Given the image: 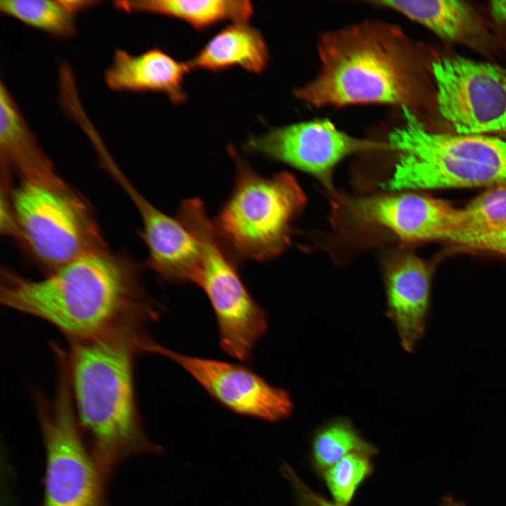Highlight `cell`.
Returning <instances> with one entry per match:
<instances>
[{
	"mask_svg": "<svg viewBox=\"0 0 506 506\" xmlns=\"http://www.w3.org/2000/svg\"><path fill=\"white\" fill-rule=\"evenodd\" d=\"M108 171L136 207L143 224L141 237L148 249V266L164 281L196 285L201 268L197 241L179 218L163 213L127 180L115 163Z\"/></svg>",
	"mask_w": 506,
	"mask_h": 506,
	"instance_id": "obj_12",
	"label": "cell"
},
{
	"mask_svg": "<svg viewBox=\"0 0 506 506\" xmlns=\"http://www.w3.org/2000/svg\"><path fill=\"white\" fill-rule=\"evenodd\" d=\"M0 153L5 171H13L21 181L54 183L61 180L2 80L0 82Z\"/></svg>",
	"mask_w": 506,
	"mask_h": 506,
	"instance_id": "obj_17",
	"label": "cell"
},
{
	"mask_svg": "<svg viewBox=\"0 0 506 506\" xmlns=\"http://www.w3.org/2000/svg\"><path fill=\"white\" fill-rule=\"evenodd\" d=\"M245 148L313 174L330 188L332 171L343 158L352 153L391 146L389 143L354 138L337 129L330 121L321 119L252 136Z\"/></svg>",
	"mask_w": 506,
	"mask_h": 506,
	"instance_id": "obj_11",
	"label": "cell"
},
{
	"mask_svg": "<svg viewBox=\"0 0 506 506\" xmlns=\"http://www.w3.org/2000/svg\"><path fill=\"white\" fill-rule=\"evenodd\" d=\"M45 447L43 506H105L108 478L79 426L63 370L54 398H37Z\"/></svg>",
	"mask_w": 506,
	"mask_h": 506,
	"instance_id": "obj_8",
	"label": "cell"
},
{
	"mask_svg": "<svg viewBox=\"0 0 506 506\" xmlns=\"http://www.w3.org/2000/svg\"><path fill=\"white\" fill-rule=\"evenodd\" d=\"M431 278L428 265L410 252L394 253L384 266L385 314L395 326L403 349L409 353L425 331Z\"/></svg>",
	"mask_w": 506,
	"mask_h": 506,
	"instance_id": "obj_14",
	"label": "cell"
},
{
	"mask_svg": "<svg viewBox=\"0 0 506 506\" xmlns=\"http://www.w3.org/2000/svg\"><path fill=\"white\" fill-rule=\"evenodd\" d=\"M228 152L236 175L230 196L212 221L216 233L237 264L275 259L290 243L292 221L306 202L304 193L290 172L264 177L233 145Z\"/></svg>",
	"mask_w": 506,
	"mask_h": 506,
	"instance_id": "obj_5",
	"label": "cell"
},
{
	"mask_svg": "<svg viewBox=\"0 0 506 506\" xmlns=\"http://www.w3.org/2000/svg\"><path fill=\"white\" fill-rule=\"evenodd\" d=\"M151 353L185 370L219 404L238 415L277 422L290 417L294 403L284 389L269 384L242 364L185 355L156 342Z\"/></svg>",
	"mask_w": 506,
	"mask_h": 506,
	"instance_id": "obj_10",
	"label": "cell"
},
{
	"mask_svg": "<svg viewBox=\"0 0 506 506\" xmlns=\"http://www.w3.org/2000/svg\"><path fill=\"white\" fill-rule=\"evenodd\" d=\"M282 473L292 485L299 506H340L331 502L309 488L286 463L281 467Z\"/></svg>",
	"mask_w": 506,
	"mask_h": 506,
	"instance_id": "obj_24",
	"label": "cell"
},
{
	"mask_svg": "<svg viewBox=\"0 0 506 506\" xmlns=\"http://www.w3.org/2000/svg\"><path fill=\"white\" fill-rule=\"evenodd\" d=\"M404 124L389 135L401 156L389 190L506 184V141L485 134L436 133L403 108Z\"/></svg>",
	"mask_w": 506,
	"mask_h": 506,
	"instance_id": "obj_4",
	"label": "cell"
},
{
	"mask_svg": "<svg viewBox=\"0 0 506 506\" xmlns=\"http://www.w3.org/2000/svg\"><path fill=\"white\" fill-rule=\"evenodd\" d=\"M468 249L488 251L506 256V225L476 239Z\"/></svg>",
	"mask_w": 506,
	"mask_h": 506,
	"instance_id": "obj_25",
	"label": "cell"
},
{
	"mask_svg": "<svg viewBox=\"0 0 506 506\" xmlns=\"http://www.w3.org/2000/svg\"><path fill=\"white\" fill-rule=\"evenodd\" d=\"M372 455L353 453L324 472L326 484L337 504L347 506L360 485L371 474Z\"/></svg>",
	"mask_w": 506,
	"mask_h": 506,
	"instance_id": "obj_23",
	"label": "cell"
},
{
	"mask_svg": "<svg viewBox=\"0 0 506 506\" xmlns=\"http://www.w3.org/2000/svg\"><path fill=\"white\" fill-rule=\"evenodd\" d=\"M489 8L494 21L506 28V0L493 1L490 3Z\"/></svg>",
	"mask_w": 506,
	"mask_h": 506,
	"instance_id": "obj_26",
	"label": "cell"
},
{
	"mask_svg": "<svg viewBox=\"0 0 506 506\" xmlns=\"http://www.w3.org/2000/svg\"><path fill=\"white\" fill-rule=\"evenodd\" d=\"M426 27L439 37L478 51L489 50L491 39L478 12L458 0L375 1Z\"/></svg>",
	"mask_w": 506,
	"mask_h": 506,
	"instance_id": "obj_16",
	"label": "cell"
},
{
	"mask_svg": "<svg viewBox=\"0 0 506 506\" xmlns=\"http://www.w3.org/2000/svg\"><path fill=\"white\" fill-rule=\"evenodd\" d=\"M430 66L436 109L455 133L506 131V70L455 56L435 58Z\"/></svg>",
	"mask_w": 506,
	"mask_h": 506,
	"instance_id": "obj_9",
	"label": "cell"
},
{
	"mask_svg": "<svg viewBox=\"0 0 506 506\" xmlns=\"http://www.w3.org/2000/svg\"><path fill=\"white\" fill-rule=\"evenodd\" d=\"M353 208L361 220L387 228L405 243L444 240L458 209L443 200L413 193L362 198L353 202Z\"/></svg>",
	"mask_w": 506,
	"mask_h": 506,
	"instance_id": "obj_13",
	"label": "cell"
},
{
	"mask_svg": "<svg viewBox=\"0 0 506 506\" xmlns=\"http://www.w3.org/2000/svg\"><path fill=\"white\" fill-rule=\"evenodd\" d=\"M120 340L71 342L62 356L79 426L99 467L109 479L124 461L162 448L146 436L137 410L134 356Z\"/></svg>",
	"mask_w": 506,
	"mask_h": 506,
	"instance_id": "obj_3",
	"label": "cell"
},
{
	"mask_svg": "<svg viewBox=\"0 0 506 506\" xmlns=\"http://www.w3.org/2000/svg\"><path fill=\"white\" fill-rule=\"evenodd\" d=\"M177 216L199 245L201 268L196 285L212 305L221 348L240 361H249L267 332V314L245 285L238 264L219 240L203 201L197 197L183 200Z\"/></svg>",
	"mask_w": 506,
	"mask_h": 506,
	"instance_id": "obj_7",
	"label": "cell"
},
{
	"mask_svg": "<svg viewBox=\"0 0 506 506\" xmlns=\"http://www.w3.org/2000/svg\"><path fill=\"white\" fill-rule=\"evenodd\" d=\"M506 225V184L494 186L458 209L444 240L467 248L474 240Z\"/></svg>",
	"mask_w": 506,
	"mask_h": 506,
	"instance_id": "obj_21",
	"label": "cell"
},
{
	"mask_svg": "<svg viewBox=\"0 0 506 506\" xmlns=\"http://www.w3.org/2000/svg\"><path fill=\"white\" fill-rule=\"evenodd\" d=\"M353 453L372 455L376 450L361 436L349 420L335 419L316 432L312 443V458L314 465L319 470L325 472Z\"/></svg>",
	"mask_w": 506,
	"mask_h": 506,
	"instance_id": "obj_22",
	"label": "cell"
},
{
	"mask_svg": "<svg viewBox=\"0 0 506 506\" xmlns=\"http://www.w3.org/2000/svg\"><path fill=\"white\" fill-rule=\"evenodd\" d=\"M99 4L92 0H1L0 11L53 37L67 39L77 33L78 15Z\"/></svg>",
	"mask_w": 506,
	"mask_h": 506,
	"instance_id": "obj_20",
	"label": "cell"
},
{
	"mask_svg": "<svg viewBox=\"0 0 506 506\" xmlns=\"http://www.w3.org/2000/svg\"><path fill=\"white\" fill-rule=\"evenodd\" d=\"M190 71L187 62L178 61L158 48L136 55L119 48L112 55L104 80L113 91L158 92L181 103L186 99L183 84Z\"/></svg>",
	"mask_w": 506,
	"mask_h": 506,
	"instance_id": "obj_15",
	"label": "cell"
},
{
	"mask_svg": "<svg viewBox=\"0 0 506 506\" xmlns=\"http://www.w3.org/2000/svg\"><path fill=\"white\" fill-rule=\"evenodd\" d=\"M8 202L15 236L49 273L108 250L89 205L63 180L21 181Z\"/></svg>",
	"mask_w": 506,
	"mask_h": 506,
	"instance_id": "obj_6",
	"label": "cell"
},
{
	"mask_svg": "<svg viewBox=\"0 0 506 506\" xmlns=\"http://www.w3.org/2000/svg\"><path fill=\"white\" fill-rule=\"evenodd\" d=\"M320 69L294 91L315 107L381 103L413 111L424 100L422 63L397 25L368 20L323 34Z\"/></svg>",
	"mask_w": 506,
	"mask_h": 506,
	"instance_id": "obj_2",
	"label": "cell"
},
{
	"mask_svg": "<svg viewBox=\"0 0 506 506\" xmlns=\"http://www.w3.org/2000/svg\"><path fill=\"white\" fill-rule=\"evenodd\" d=\"M117 11L148 13L183 20L196 29L219 22H248L253 15L252 4L245 0H127L115 1Z\"/></svg>",
	"mask_w": 506,
	"mask_h": 506,
	"instance_id": "obj_19",
	"label": "cell"
},
{
	"mask_svg": "<svg viewBox=\"0 0 506 506\" xmlns=\"http://www.w3.org/2000/svg\"><path fill=\"white\" fill-rule=\"evenodd\" d=\"M0 300L48 322L71 342L121 340L140 349L150 337L145 327L160 316L135 265L108 250L82 257L39 280L4 270Z\"/></svg>",
	"mask_w": 506,
	"mask_h": 506,
	"instance_id": "obj_1",
	"label": "cell"
},
{
	"mask_svg": "<svg viewBox=\"0 0 506 506\" xmlns=\"http://www.w3.org/2000/svg\"></svg>",
	"mask_w": 506,
	"mask_h": 506,
	"instance_id": "obj_27",
	"label": "cell"
},
{
	"mask_svg": "<svg viewBox=\"0 0 506 506\" xmlns=\"http://www.w3.org/2000/svg\"><path fill=\"white\" fill-rule=\"evenodd\" d=\"M268 62V47L260 32L248 22H237L215 34L187 63L190 70L240 67L259 74Z\"/></svg>",
	"mask_w": 506,
	"mask_h": 506,
	"instance_id": "obj_18",
	"label": "cell"
}]
</instances>
